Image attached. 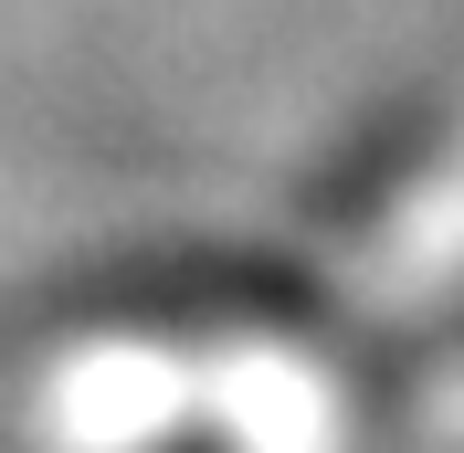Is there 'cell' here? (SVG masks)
Returning a JSON list of instances; mask_svg holds the SVG:
<instances>
[{"mask_svg":"<svg viewBox=\"0 0 464 453\" xmlns=\"http://www.w3.org/2000/svg\"><path fill=\"white\" fill-rule=\"evenodd\" d=\"M43 443L53 453H211L201 338H159V327L74 338L43 369Z\"/></svg>","mask_w":464,"mask_h":453,"instance_id":"6da1fadb","label":"cell"},{"mask_svg":"<svg viewBox=\"0 0 464 453\" xmlns=\"http://www.w3.org/2000/svg\"><path fill=\"white\" fill-rule=\"evenodd\" d=\"M211 359V453H359L348 380L327 348L285 327H232L201 338Z\"/></svg>","mask_w":464,"mask_h":453,"instance_id":"7a4b0ae2","label":"cell"}]
</instances>
